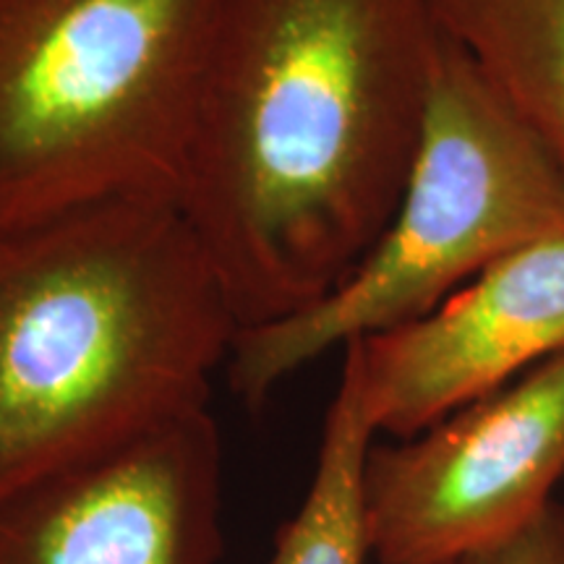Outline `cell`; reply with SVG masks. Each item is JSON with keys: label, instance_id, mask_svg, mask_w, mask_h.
Listing matches in <instances>:
<instances>
[{"label": "cell", "instance_id": "6da1fadb", "mask_svg": "<svg viewBox=\"0 0 564 564\" xmlns=\"http://www.w3.org/2000/svg\"><path fill=\"white\" fill-rule=\"evenodd\" d=\"M444 32L432 0H220L178 207L241 329L337 291L403 199Z\"/></svg>", "mask_w": 564, "mask_h": 564}, {"label": "cell", "instance_id": "7a4b0ae2", "mask_svg": "<svg viewBox=\"0 0 564 564\" xmlns=\"http://www.w3.org/2000/svg\"><path fill=\"white\" fill-rule=\"evenodd\" d=\"M241 324L186 215L112 199L0 236V502L209 403Z\"/></svg>", "mask_w": 564, "mask_h": 564}, {"label": "cell", "instance_id": "3957f363", "mask_svg": "<svg viewBox=\"0 0 564 564\" xmlns=\"http://www.w3.org/2000/svg\"><path fill=\"white\" fill-rule=\"evenodd\" d=\"M220 0H0V236L178 204Z\"/></svg>", "mask_w": 564, "mask_h": 564}, {"label": "cell", "instance_id": "277c9868", "mask_svg": "<svg viewBox=\"0 0 564 564\" xmlns=\"http://www.w3.org/2000/svg\"><path fill=\"white\" fill-rule=\"evenodd\" d=\"M560 230L564 165L447 37L419 152L382 238L327 299L241 329L230 390L262 408L322 352L421 319L497 259Z\"/></svg>", "mask_w": 564, "mask_h": 564}, {"label": "cell", "instance_id": "5b68a950", "mask_svg": "<svg viewBox=\"0 0 564 564\" xmlns=\"http://www.w3.org/2000/svg\"><path fill=\"white\" fill-rule=\"evenodd\" d=\"M564 481V350L426 432L373 442L366 531L379 564H453L502 544Z\"/></svg>", "mask_w": 564, "mask_h": 564}, {"label": "cell", "instance_id": "8992f818", "mask_svg": "<svg viewBox=\"0 0 564 564\" xmlns=\"http://www.w3.org/2000/svg\"><path fill=\"white\" fill-rule=\"evenodd\" d=\"M223 436L209 408L0 502V564H217Z\"/></svg>", "mask_w": 564, "mask_h": 564}, {"label": "cell", "instance_id": "52a82bcc", "mask_svg": "<svg viewBox=\"0 0 564 564\" xmlns=\"http://www.w3.org/2000/svg\"><path fill=\"white\" fill-rule=\"evenodd\" d=\"M348 345L377 436L426 432L564 350V230L497 259L421 319Z\"/></svg>", "mask_w": 564, "mask_h": 564}, {"label": "cell", "instance_id": "ba28073f", "mask_svg": "<svg viewBox=\"0 0 564 564\" xmlns=\"http://www.w3.org/2000/svg\"><path fill=\"white\" fill-rule=\"evenodd\" d=\"M432 9L564 165V0H432Z\"/></svg>", "mask_w": 564, "mask_h": 564}, {"label": "cell", "instance_id": "9c48e42d", "mask_svg": "<svg viewBox=\"0 0 564 564\" xmlns=\"http://www.w3.org/2000/svg\"><path fill=\"white\" fill-rule=\"evenodd\" d=\"M377 432L364 405L361 369L352 345L343 348V371L329 403L319 455L299 512L280 528L270 564H366L364 470Z\"/></svg>", "mask_w": 564, "mask_h": 564}, {"label": "cell", "instance_id": "30bf717a", "mask_svg": "<svg viewBox=\"0 0 564 564\" xmlns=\"http://www.w3.org/2000/svg\"><path fill=\"white\" fill-rule=\"evenodd\" d=\"M453 564H564V505L554 502L502 544L463 556Z\"/></svg>", "mask_w": 564, "mask_h": 564}]
</instances>
